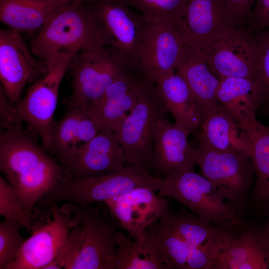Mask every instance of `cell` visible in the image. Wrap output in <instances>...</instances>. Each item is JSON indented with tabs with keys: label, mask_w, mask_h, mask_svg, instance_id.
Returning a JSON list of instances; mask_svg holds the SVG:
<instances>
[{
	"label": "cell",
	"mask_w": 269,
	"mask_h": 269,
	"mask_svg": "<svg viewBox=\"0 0 269 269\" xmlns=\"http://www.w3.org/2000/svg\"><path fill=\"white\" fill-rule=\"evenodd\" d=\"M163 181L148 171L128 164L115 172L78 178L63 177L37 205L45 211L61 202L85 208L93 203H104L137 188L159 191Z\"/></svg>",
	"instance_id": "cell-4"
},
{
	"label": "cell",
	"mask_w": 269,
	"mask_h": 269,
	"mask_svg": "<svg viewBox=\"0 0 269 269\" xmlns=\"http://www.w3.org/2000/svg\"><path fill=\"white\" fill-rule=\"evenodd\" d=\"M216 269H269V233L260 225L234 234Z\"/></svg>",
	"instance_id": "cell-22"
},
{
	"label": "cell",
	"mask_w": 269,
	"mask_h": 269,
	"mask_svg": "<svg viewBox=\"0 0 269 269\" xmlns=\"http://www.w3.org/2000/svg\"><path fill=\"white\" fill-rule=\"evenodd\" d=\"M60 207L58 203L50 209L52 217L32 226V234L26 239L17 259L8 269H43L56 261L66 243L70 230L77 221L72 206Z\"/></svg>",
	"instance_id": "cell-12"
},
{
	"label": "cell",
	"mask_w": 269,
	"mask_h": 269,
	"mask_svg": "<svg viewBox=\"0 0 269 269\" xmlns=\"http://www.w3.org/2000/svg\"><path fill=\"white\" fill-rule=\"evenodd\" d=\"M227 20L236 28L248 30L255 0H223Z\"/></svg>",
	"instance_id": "cell-34"
},
{
	"label": "cell",
	"mask_w": 269,
	"mask_h": 269,
	"mask_svg": "<svg viewBox=\"0 0 269 269\" xmlns=\"http://www.w3.org/2000/svg\"><path fill=\"white\" fill-rule=\"evenodd\" d=\"M131 69L134 70L112 46H106L100 52L78 53L68 68L72 76V92L65 102L88 108L102 96L112 83Z\"/></svg>",
	"instance_id": "cell-7"
},
{
	"label": "cell",
	"mask_w": 269,
	"mask_h": 269,
	"mask_svg": "<svg viewBox=\"0 0 269 269\" xmlns=\"http://www.w3.org/2000/svg\"><path fill=\"white\" fill-rule=\"evenodd\" d=\"M160 197L173 199L191 212L233 234L245 228L239 213L205 177L193 170L165 175Z\"/></svg>",
	"instance_id": "cell-5"
},
{
	"label": "cell",
	"mask_w": 269,
	"mask_h": 269,
	"mask_svg": "<svg viewBox=\"0 0 269 269\" xmlns=\"http://www.w3.org/2000/svg\"><path fill=\"white\" fill-rule=\"evenodd\" d=\"M65 2L0 0V20L9 29L21 34H33Z\"/></svg>",
	"instance_id": "cell-27"
},
{
	"label": "cell",
	"mask_w": 269,
	"mask_h": 269,
	"mask_svg": "<svg viewBox=\"0 0 269 269\" xmlns=\"http://www.w3.org/2000/svg\"><path fill=\"white\" fill-rule=\"evenodd\" d=\"M22 123L19 117L16 106L9 100L0 86V129H5L13 125Z\"/></svg>",
	"instance_id": "cell-36"
},
{
	"label": "cell",
	"mask_w": 269,
	"mask_h": 269,
	"mask_svg": "<svg viewBox=\"0 0 269 269\" xmlns=\"http://www.w3.org/2000/svg\"><path fill=\"white\" fill-rule=\"evenodd\" d=\"M268 111H269V105L268 106Z\"/></svg>",
	"instance_id": "cell-39"
},
{
	"label": "cell",
	"mask_w": 269,
	"mask_h": 269,
	"mask_svg": "<svg viewBox=\"0 0 269 269\" xmlns=\"http://www.w3.org/2000/svg\"><path fill=\"white\" fill-rule=\"evenodd\" d=\"M144 80L131 69L116 79L88 107L101 130L115 131L135 106Z\"/></svg>",
	"instance_id": "cell-20"
},
{
	"label": "cell",
	"mask_w": 269,
	"mask_h": 269,
	"mask_svg": "<svg viewBox=\"0 0 269 269\" xmlns=\"http://www.w3.org/2000/svg\"><path fill=\"white\" fill-rule=\"evenodd\" d=\"M217 98L245 129L250 138L256 130V113L262 105L259 88L254 79L230 77L220 80Z\"/></svg>",
	"instance_id": "cell-25"
},
{
	"label": "cell",
	"mask_w": 269,
	"mask_h": 269,
	"mask_svg": "<svg viewBox=\"0 0 269 269\" xmlns=\"http://www.w3.org/2000/svg\"><path fill=\"white\" fill-rule=\"evenodd\" d=\"M101 42L92 11L86 2L66 1L34 34L32 53L47 66L69 53H97Z\"/></svg>",
	"instance_id": "cell-3"
},
{
	"label": "cell",
	"mask_w": 269,
	"mask_h": 269,
	"mask_svg": "<svg viewBox=\"0 0 269 269\" xmlns=\"http://www.w3.org/2000/svg\"><path fill=\"white\" fill-rule=\"evenodd\" d=\"M189 134L166 117L162 119L155 133L152 169L164 176L172 172L193 170L197 151L188 141Z\"/></svg>",
	"instance_id": "cell-21"
},
{
	"label": "cell",
	"mask_w": 269,
	"mask_h": 269,
	"mask_svg": "<svg viewBox=\"0 0 269 269\" xmlns=\"http://www.w3.org/2000/svg\"><path fill=\"white\" fill-rule=\"evenodd\" d=\"M155 86L167 113L189 134L200 127L202 118L186 82L176 71L159 79Z\"/></svg>",
	"instance_id": "cell-26"
},
{
	"label": "cell",
	"mask_w": 269,
	"mask_h": 269,
	"mask_svg": "<svg viewBox=\"0 0 269 269\" xmlns=\"http://www.w3.org/2000/svg\"><path fill=\"white\" fill-rule=\"evenodd\" d=\"M251 33V32H250ZM256 48L254 80L262 105H269V28L251 33Z\"/></svg>",
	"instance_id": "cell-32"
},
{
	"label": "cell",
	"mask_w": 269,
	"mask_h": 269,
	"mask_svg": "<svg viewBox=\"0 0 269 269\" xmlns=\"http://www.w3.org/2000/svg\"><path fill=\"white\" fill-rule=\"evenodd\" d=\"M0 215L5 219L19 223L27 230H31L33 222L39 219L38 214L28 211L14 189L0 177Z\"/></svg>",
	"instance_id": "cell-31"
},
{
	"label": "cell",
	"mask_w": 269,
	"mask_h": 269,
	"mask_svg": "<svg viewBox=\"0 0 269 269\" xmlns=\"http://www.w3.org/2000/svg\"><path fill=\"white\" fill-rule=\"evenodd\" d=\"M65 104L64 115L51 126L48 150L64 168L101 130L87 108L68 102Z\"/></svg>",
	"instance_id": "cell-17"
},
{
	"label": "cell",
	"mask_w": 269,
	"mask_h": 269,
	"mask_svg": "<svg viewBox=\"0 0 269 269\" xmlns=\"http://www.w3.org/2000/svg\"><path fill=\"white\" fill-rule=\"evenodd\" d=\"M183 43L172 26L149 22L140 41L137 71L146 82L155 84L163 76L175 71Z\"/></svg>",
	"instance_id": "cell-15"
},
{
	"label": "cell",
	"mask_w": 269,
	"mask_h": 269,
	"mask_svg": "<svg viewBox=\"0 0 269 269\" xmlns=\"http://www.w3.org/2000/svg\"><path fill=\"white\" fill-rule=\"evenodd\" d=\"M87 3L101 42L119 50L137 72L138 47L143 32L150 22L123 0H89Z\"/></svg>",
	"instance_id": "cell-10"
},
{
	"label": "cell",
	"mask_w": 269,
	"mask_h": 269,
	"mask_svg": "<svg viewBox=\"0 0 269 269\" xmlns=\"http://www.w3.org/2000/svg\"><path fill=\"white\" fill-rule=\"evenodd\" d=\"M269 28V0H256L248 31L255 32Z\"/></svg>",
	"instance_id": "cell-35"
},
{
	"label": "cell",
	"mask_w": 269,
	"mask_h": 269,
	"mask_svg": "<svg viewBox=\"0 0 269 269\" xmlns=\"http://www.w3.org/2000/svg\"><path fill=\"white\" fill-rule=\"evenodd\" d=\"M128 165L114 131L101 130L64 169V177L78 178L119 171Z\"/></svg>",
	"instance_id": "cell-18"
},
{
	"label": "cell",
	"mask_w": 269,
	"mask_h": 269,
	"mask_svg": "<svg viewBox=\"0 0 269 269\" xmlns=\"http://www.w3.org/2000/svg\"><path fill=\"white\" fill-rule=\"evenodd\" d=\"M175 71L188 85L201 113L202 123L219 104L217 92L220 80L212 72L201 53L184 44Z\"/></svg>",
	"instance_id": "cell-23"
},
{
	"label": "cell",
	"mask_w": 269,
	"mask_h": 269,
	"mask_svg": "<svg viewBox=\"0 0 269 269\" xmlns=\"http://www.w3.org/2000/svg\"><path fill=\"white\" fill-rule=\"evenodd\" d=\"M22 227L11 220L0 223V269H8L18 258L26 240L20 234Z\"/></svg>",
	"instance_id": "cell-33"
},
{
	"label": "cell",
	"mask_w": 269,
	"mask_h": 269,
	"mask_svg": "<svg viewBox=\"0 0 269 269\" xmlns=\"http://www.w3.org/2000/svg\"><path fill=\"white\" fill-rule=\"evenodd\" d=\"M40 1L54 2V1H83L88 2L89 0H38Z\"/></svg>",
	"instance_id": "cell-38"
},
{
	"label": "cell",
	"mask_w": 269,
	"mask_h": 269,
	"mask_svg": "<svg viewBox=\"0 0 269 269\" xmlns=\"http://www.w3.org/2000/svg\"><path fill=\"white\" fill-rule=\"evenodd\" d=\"M250 139L254 148L252 157L256 176L251 197L254 204L261 209L269 204V127L258 121Z\"/></svg>",
	"instance_id": "cell-29"
},
{
	"label": "cell",
	"mask_w": 269,
	"mask_h": 269,
	"mask_svg": "<svg viewBox=\"0 0 269 269\" xmlns=\"http://www.w3.org/2000/svg\"><path fill=\"white\" fill-rule=\"evenodd\" d=\"M196 164L201 175L239 213L253 183L255 171L251 156L219 151L199 142Z\"/></svg>",
	"instance_id": "cell-8"
},
{
	"label": "cell",
	"mask_w": 269,
	"mask_h": 269,
	"mask_svg": "<svg viewBox=\"0 0 269 269\" xmlns=\"http://www.w3.org/2000/svg\"><path fill=\"white\" fill-rule=\"evenodd\" d=\"M201 55L220 80L230 77L254 80L256 48L252 34L247 30L227 27Z\"/></svg>",
	"instance_id": "cell-13"
},
{
	"label": "cell",
	"mask_w": 269,
	"mask_h": 269,
	"mask_svg": "<svg viewBox=\"0 0 269 269\" xmlns=\"http://www.w3.org/2000/svg\"><path fill=\"white\" fill-rule=\"evenodd\" d=\"M200 127V143L219 151L253 155V145L246 130L221 104Z\"/></svg>",
	"instance_id": "cell-24"
},
{
	"label": "cell",
	"mask_w": 269,
	"mask_h": 269,
	"mask_svg": "<svg viewBox=\"0 0 269 269\" xmlns=\"http://www.w3.org/2000/svg\"><path fill=\"white\" fill-rule=\"evenodd\" d=\"M77 54H66L47 66V74L34 82L16 105L22 122L36 133L41 143L48 151L60 85Z\"/></svg>",
	"instance_id": "cell-11"
},
{
	"label": "cell",
	"mask_w": 269,
	"mask_h": 269,
	"mask_svg": "<svg viewBox=\"0 0 269 269\" xmlns=\"http://www.w3.org/2000/svg\"><path fill=\"white\" fill-rule=\"evenodd\" d=\"M114 269H166L151 232L132 241L122 233Z\"/></svg>",
	"instance_id": "cell-28"
},
{
	"label": "cell",
	"mask_w": 269,
	"mask_h": 269,
	"mask_svg": "<svg viewBox=\"0 0 269 269\" xmlns=\"http://www.w3.org/2000/svg\"><path fill=\"white\" fill-rule=\"evenodd\" d=\"M260 210L264 218L263 223L261 225L269 233V204Z\"/></svg>",
	"instance_id": "cell-37"
},
{
	"label": "cell",
	"mask_w": 269,
	"mask_h": 269,
	"mask_svg": "<svg viewBox=\"0 0 269 269\" xmlns=\"http://www.w3.org/2000/svg\"><path fill=\"white\" fill-rule=\"evenodd\" d=\"M229 26L223 0H188L177 32L184 45L201 54Z\"/></svg>",
	"instance_id": "cell-19"
},
{
	"label": "cell",
	"mask_w": 269,
	"mask_h": 269,
	"mask_svg": "<svg viewBox=\"0 0 269 269\" xmlns=\"http://www.w3.org/2000/svg\"><path fill=\"white\" fill-rule=\"evenodd\" d=\"M159 219L175 232L189 250L188 269H216L221 253L235 234L188 211L171 210Z\"/></svg>",
	"instance_id": "cell-9"
},
{
	"label": "cell",
	"mask_w": 269,
	"mask_h": 269,
	"mask_svg": "<svg viewBox=\"0 0 269 269\" xmlns=\"http://www.w3.org/2000/svg\"><path fill=\"white\" fill-rule=\"evenodd\" d=\"M73 207L78 219L56 261L65 269H114L122 234L118 221L99 206Z\"/></svg>",
	"instance_id": "cell-2"
},
{
	"label": "cell",
	"mask_w": 269,
	"mask_h": 269,
	"mask_svg": "<svg viewBox=\"0 0 269 269\" xmlns=\"http://www.w3.org/2000/svg\"><path fill=\"white\" fill-rule=\"evenodd\" d=\"M38 139L22 124L0 131V170L29 212L64 176V168Z\"/></svg>",
	"instance_id": "cell-1"
},
{
	"label": "cell",
	"mask_w": 269,
	"mask_h": 269,
	"mask_svg": "<svg viewBox=\"0 0 269 269\" xmlns=\"http://www.w3.org/2000/svg\"><path fill=\"white\" fill-rule=\"evenodd\" d=\"M32 54L21 33L0 29V86L15 105L21 99L25 85L36 82L48 72L46 63L39 62Z\"/></svg>",
	"instance_id": "cell-14"
},
{
	"label": "cell",
	"mask_w": 269,
	"mask_h": 269,
	"mask_svg": "<svg viewBox=\"0 0 269 269\" xmlns=\"http://www.w3.org/2000/svg\"><path fill=\"white\" fill-rule=\"evenodd\" d=\"M148 21L165 24L177 31L188 0H123Z\"/></svg>",
	"instance_id": "cell-30"
},
{
	"label": "cell",
	"mask_w": 269,
	"mask_h": 269,
	"mask_svg": "<svg viewBox=\"0 0 269 269\" xmlns=\"http://www.w3.org/2000/svg\"><path fill=\"white\" fill-rule=\"evenodd\" d=\"M147 188H137L104 202L120 227L134 240L142 238L147 229L170 210L165 197Z\"/></svg>",
	"instance_id": "cell-16"
},
{
	"label": "cell",
	"mask_w": 269,
	"mask_h": 269,
	"mask_svg": "<svg viewBox=\"0 0 269 269\" xmlns=\"http://www.w3.org/2000/svg\"><path fill=\"white\" fill-rule=\"evenodd\" d=\"M166 113L155 84L144 81L135 106L114 131L128 164L152 169L155 133Z\"/></svg>",
	"instance_id": "cell-6"
}]
</instances>
